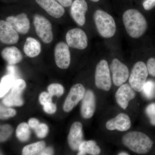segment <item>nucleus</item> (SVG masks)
<instances>
[{
	"instance_id": "22",
	"label": "nucleus",
	"mask_w": 155,
	"mask_h": 155,
	"mask_svg": "<svg viewBox=\"0 0 155 155\" xmlns=\"http://www.w3.org/2000/svg\"><path fill=\"white\" fill-rule=\"evenodd\" d=\"M21 94L11 90L10 93L4 97L2 102L4 105L8 107H19L22 105L23 101Z\"/></svg>"
},
{
	"instance_id": "36",
	"label": "nucleus",
	"mask_w": 155,
	"mask_h": 155,
	"mask_svg": "<svg viewBox=\"0 0 155 155\" xmlns=\"http://www.w3.org/2000/svg\"><path fill=\"white\" fill-rule=\"evenodd\" d=\"M28 124L31 128L35 130L39 125L40 122L36 118H31L28 120Z\"/></svg>"
},
{
	"instance_id": "20",
	"label": "nucleus",
	"mask_w": 155,
	"mask_h": 155,
	"mask_svg": "<svg viewBox=\"0 0 155 155\" xmlns=\"http://www.w3.org/2000/svg\"><path fill=\"white\" fill-rule=\"evenodd\" d=\"M40 43L32 37L26 38L23 50L25 54L29 58H34L39 54L41 51Z\"/></svg>"
},
{
	"instance_id": "7",
	"label": "nucleus",
	"mask_w": 155,
	"mask_h": 155,
	"mask_svg": "<svg viewBox=\"0 0 155 155\" xmlns=\"http://www.w3.org/2000/svg\"><path fill=\"white\" fill-rule=\"evenodd\" d=\"M85 93V88L81 84H76L72 86L64 101L63 106L64 111L67 113L72 111L83 99Z\"/></svg>"
},
{
	"instance_id": "6",
	"label": "nucleus",
	"mask_w": 155,
	"mask_h": 155,
	"mask_svg": "<svg viewBox=\"0 0 155 155\" xmlns=\"http://www.w3.org/2000/svg\"><path fill=\"white\" fill-rule=\"evenodd\" d=\"M34 25L37 34L45 43H50L52 41L53 34L52 25L45 17L36 14L34 17Z\"/></svg>"
},
{
	"instance_id": "30",
	"label": "nucleus",
	"mask_w": 155,
	"mask_h": 155,
	"mask_svg": "<svg viewBox=\"0 0 155 155\" xmlns=\"http://www.w3.org/2000/svg\"><path fill=\"white\" fill-rule=\"evenodd\" d=\"M35 134L39 138L45 137L48 133V127L45 123H40L39 125L35 129Z\"/></svg>"
},
{
	"instance_id": "25",
	"label": "nucleus",
	"mask_w": 155,
	"mask_h": 155,
	"mask_svg": "<svg viewBox=\"0 0 155 155\" xmlns=\"http://www.w3.org/2000/svg\"><path fill=\"white\" fill-rule=\"evenodd\" d=\"M143 94L148 99H152L155 97V83L152 81H146L142 90Z\"/></svg>"
},
{
	"instance_id": "31",
	"label": "nucleus",
	"mask_w": 155,
	"mask_h": 155,
	"mask_svg": "<svg viewBox=\"0 0 155 155\" xmlns=\"http://www.w3.org/2000/svg\"><path fill=\"white\" fill-rule=\"evenodd\" d=\"M16 80L15 76L8 74L3 76L1 80V83L5 87L10 90Z\"/></svg>"
},
{
	"instance_id": "13",
	"label": "nucleus",
	"mask_w": 155,
	"mask_h": 155,
	"mask_svg": "<svg viewBox=\"0 0 155 155\" xmlns=\"http://www.w3.org/2000/svg\"><path fill=\"white\" fill-rule=\"evenodd\" d=\"M18 32L8 22L0 19V41L6 44H14L18 42Z\"/></svg>"
},
{
	"instance_id": "33",
	"label": "nucleus",
	"mask_w": 155,
	"mask_h": 155,
	"mask_svg": "<svg viewBox=\"0 0 155 155\" xmlns=\"http://www.w3.org/2000/svg\"><path fill=\"white\" fill-rule=\"evenodd\" d=\"M147 67L149 74L153 77H155V58H151L149 59Z\"/></svg>"
},
{
	"instance_id": "19",
	"label": "nucleus",
	"mask_w": 155,
	"mask_h": 155,
	"mask_svg": "<svg viewBox=\"0 0 155 155\" xmlns=\"http://www.w3.org/2000/svg\"><path fill=\"white\" fill-rule=\"evenodd\" d=\"M2 56L9 65H11L18 64L23 58L19 49L14 46L5 48L2 51Z\"/></svg>"
},
{
	"instance_id": "16",
	"label": "nucleus",
	"mask_w": 155,
	"mask_h": 155,
	"mask_svg": "<svg viewBox=\"0 0 155 155\" xmlns=\"http://www.w3.org/2000/svg\"><path fill=\"white\" fill-rule=\"evenodd\" d=\"M87 3L85 0H75L72 3L71 14L74 21L80 26L85 22V14L87 11Z\"/></svg>"
},
{
	"instance_id": "12",
	"label": "nucleus",
	"mask_w": 155,
	"mask_h": 155,
	"mask_svg": "<svg viewBox=\"0 0 155 155\" xmlns=\"http://www.w3.org/2000/svg\"><path fill=\"white\" fill-rule=\"evenodd\" d=\"M135 91L130 84H125L120 86L115 94L116 102L124 110H126L130 101L135 97Z\"/></svg>"
},
{
	"instance_id": "2",
	"label": "nucleus",
	"mask_w": 155,
	"mask_h": 155,
	"mask_svg": "<svg viewBox=\"0 0 155 155\" xmlns=\"http://www.w3.org/2000/svg\"><path fill=\"white\" fill-rule=\"evenodd\" d=\"M122 143L134 152L144 154L151 150L153 142L142 132L131 131L126 134L122 138Z\"/></svg>"
},
{
	"instance_id": "8",
	"label": "nucleus",
	"mask_w": 155,
	"mask_h": 155,
	"mask_svg": "<svg viewBox=\"0 0 155 155\" xmlns=\"http://www.w3.org/2000/svg\"><path fill=\"white\" fill-rule=\"evenodd\" d=\"M67 45L70 47L79 50H84L87 46V36L82 29L73 28L69 30L66 35Z\"/></svg>"
},
{
	"instance_id": "29",
	"label": "nucleus",
	"mask_w": 155,
	"mask_h": 155,
	"mask_svg": "<svg viewBox=\"0 0 155 155\" xmlns=\"http://www.w3.org/2000/svg\"><path fill=\"white\" fill-rule=\"evenodd\" d=\"M145 113L149 119L151 124L155 126V103H151L147 106Z\"/></svg>"
},
{
	"instance_id": "26",
	"label": "nucleus",
	"mask_w": 155,
	"mask_h": 155,
	"mask_svg": "<svg viewBox=\"0 0 155 155\" xmlns=\"http://www.w3.org/2000/svg\"><path fill=\"white\" fill-rule=\"evenodd\" d=\"M17 112L10 107L4 106L0 104V119H5L14 117Z\"/></svg>"
},
{
	"instance_id": "5",
	"label": "nucleus",
	"mask_w": 155,
	"mask_h": 155,
	"mask_svg": "<svg viewBox=\"0 0 155 155\" xmlns=\"http://www.w3.org/2000/svg\"><path fill=\"white\" fill-rule=\"evenodd\" d=\"M95 83L98 88L108 91L110 90L112 82L107 61L102 60L97 64Z\"/></svg>"
},
{
	"instance_id": "10",
	"label": "nucleus",
	"mask_w": 155,
	"mask_h": 155,
	"mask_svg": "<svg viewBox=\"0 0 155 155\" xmlns=\"http://www.w3.org/2000/svg\"><path fill=\"white\" fill-rule=\"evenodd\" d=\"M54 57L56 64L58 67L62 69H67L71 61L68 45L64 42L57 44L55 48Z\"/></svg>"
},
{
	"instance_id": "40",
	"label": "nucleus",
	"mask_w": 155,
	"mask_h": 155,
	"mask_svg": "<svg viewBox=\"0 0 155 155\" xmlns=\"http://www.w3.org/2000/svg\"><path fill=\"white\" fill-rule=\"evenodd\" d=\"M61 5L65 7H68L72 5V0H57Z\"/></svg>"
},
{
	"instance_id": "24",
	"label": "nucleus",
	"mask_w": 155,
	"mask_h": 155,
	"mask_svg": "<svg viewBox=\"0 0 155 155\" xmlns=\"http://www.w3.org/2000/svg\"><path fill=\"white\" fill-rule=\"evenodd\" d=\"M30 127L27 123L22 122L17 126L16 133L17 138L20 141L25 142L30 138Z\"/></svg>"
},
{
	"instance_id": "15",
	"label": "nucleus",
	"mask_w": 155,
	"mask_h": 155,
	"mask_svg": "<svg viewBox=\"0 0 155 155\" xmlns=\"http://www.w3.org/2000/svg\"><path fill=\"white\" fill-rule=\"evenodd\" d=\"M83 134L82 124L76 122L71 125L68 136V143L71 149L78 150V147L82 142Z\"/></svg>"
},
{
	"instance_id": "21",
	"label": "nucleus",
	"mask_w": 155,
	"mask_h": 155,
	"mask_svg": "<svg viewBox=\"0 0 155 155\" xmlns=\"http://www.w3.org/2000/svg\"><path fill=\"white\" fill-rule=\"evenodd\" d=\"M77 155H98L101 152L100 147L94 140L83 141L81 143L78 149Z\"/></svg>"
},
{
	"instance_id": "14",
	"label": "nucleus",
	"mask_w": 155,
	"mask_h": 155,
	"mask_svg": "<svg viewBox=\"0 0 155 155\" xmlns=\"http://www.w3.org/2000/svg\"><path fill=\"white\" fill-rule=\"evenodd\" d=\"M131 126V121L129 116L125 114H118L115 118L109 120L106 124L108 130H117L120 131H125L129 130Z\"/></svg>"
},
{
	"instance_id": "28",
	"label": "nucleus",
	"mask_w": 155,
	"mask_h": 155,
	"mask_svg": "<svg viewBox=\"0 0 155 155\" xmlns=\"http://www.w3.org/2000/svg\"><path fill=\"white\" fill-rule=\"evenodd\" d=\"M13 131V128L10 125H0V142L7 140L10 137Z\"/></svg>"
},
{
	"instance_id": "43",
	"label": "nucleus",
	"mask_w": 155,
	"mask_h": 155,
	"mask_svg": "<svg viewBox=\"0 0 155 155\" xmlns=\"http://www.w3.org/2000/svg\"><path fill=\"white\" fill-rule=\"evenodd\" d=\"M0 155H3L2 154V153L0 152Z\"/></svg>"
},
{
	"instance_id": "11",
	"label": "nucleus",
	"mask_w": 155,
	"mask_h": 155,
	"mask_svg": "<svg viewBox=\"0 0 155 155\" xmlns=\"http://www.w3.org/2000/svg\"><path fill=\"white\" fill-rule=\"evenodd\" d=\"M96 101L94 93L88 90L85 93L81 102V116L85 119L91 118L95 111Z\"/></svg>"
},
{
	"instance_id": "41",
	"label": "nucleus",
	"mask_w": 155,
	"mask_h": 155,
	"mask_svg": "<svg viewBox=\"0 0 155 155\" xmlns=\"http://www.w3.org/2000/svg\"><path fill=\"white\" fill-rule=\"evenodd\" d=\"M118 155H129L128 153H127L125 152H121L119 153V154Z\"/></svg>"
},
{
	"instance_id": "3",
	"label": "nucleus",
	"mask_w": 155,
	"mask_h": 155,
	"mask_svg": "<svg viewBox=\"0 0 155 155\" xmlns=\"http://www.w3.org/2000/svg\"><path fill=\"white\" fill-rule=\"evenodd\" d=\"M94 20L98 32L104 38L114 36L116 31V24L112 16L102 10L94 13Z\"/></svg>"
},
{
	"instance_id": "35",
	"label": "nucleus",
	"mask_w": 155,
	"mask_h": 155,
	"mask_svg": "<svg viewBox=\"0 0 155 155\" xmlns=\"http://www.w3.org/2000/svg\"><path fill=\"white\" fill-rule=\"evenodd\" d=\"M143 5L146 10H151L155 6V0H145L143 2Z\"/></svg>"
},
{
	"instance_id": "27",
	"label": "nucleus",
	"mask_w": 155,
	"mask_h": 155,
	"mask_svg": "<svg viewBox=\"0 0 155 155\" xmlns=\"http://www.w3.org/2000/svg\"><path fill=\"white\" fill-rule=\"evenodd\" d=\"M48 91L52 96L61 97L64 94V88L60 84L53 83L48 86Z\"/></svg>"
},
{
	"instance_id": "4",
	"label": "nucleus",
	"mask_w": 155,
	"mask_h": 155,
	"mask_svg": "<svg viewBox=\"0 0 155 155\" xmlns=\"http://www.w3.org/2000/svg\"><path fill=\"white\" fill-rule=\"evenodd\" d=\"M148 75L147 65L142 61L134 64L129 77V83L136 92L142 91Z\"/></svg>"
},
{
	"instance_id": "34",
	"label": "nucleus",
	"mask_w": 155,
	"mask_h": 155,
	"mask_svg": "<svg viewBox=\"0 0 155 155\" xmlns=\"http://www.w3.org/2000/svg\"><path fill=\"white\" fill-rule=\"evenodd\" d=\"M43 110L47 114H54L57 110V106L52 102L48 103L43 106Z\"/></svg>"
},
{
	"instance_id": "17",
	"label": "nucleus",
	"mask_w": 155,
	"mask_h": 155,
	"mask_svg": "<svg viewBox=\"0 0 155 155\" xmlns=\"http://www.w3.org/2000/svg\"><path fill=\"white\" fill-rule=\"evenodd\" d=\"M13 28L18 33L26 34L30 28V22L25 13L19 14L16 16H10L6 19Z\"/></svg>"
},
{
	"instance_id": "1",
	"label": "nucleus",
	"mask_w": 155,
	"mask_h": 155,
	"mask_svg": "<svg viewBox=\"0 0 155 155\" xmlns=\"http://www.w3.org/2000/svg\"><path fill=\"white\" fill-rule=\"evenodd\" d=\"M122 18L126 31L131 37L138 38L146 31L147 28L146 19L137 10H127L123 14Z\"/></svg>"
},
{
	"instance_id": "9",
	"label": "nucleus",
	"mask_w": 155,
	"mask_h": 155,
	"mask_svg": "<svg viewBox=\"0 0 155 155\" xmlns=\"http://www.w3.org/2000/svg\"><path fill=\"white\" fill-rule=\"evenodd\" d=\"M114 84L120 86L127 81L129 78V70L126 65L118 59H114L110 65Z\"/></svg>"
},
{
	"instance_id": "37",
	"label": "nucleus",
	"mask_w": 155,
	"mask_h": 155,
	"mask_svg": "<svg viewBox=\"0 0 155 155\" xmlns=\"http://www.w3.org/2000/svg\"><path fill=\"white\" fill-rule=\"evenodd\" d=\"M54 150L51 147H45L39 155H53Z\"/></svg>"
},
{
	"instance_id": "18",
	"label": "nucleus",
	"mask_w": 155,
	"mask_h": 155,
	"mask_svg": "<svg viewBox=\"0 0 155 155\" xmlns=\"http://www.w3.org/2000/svg\"><path fill=\"white\" fill-rule=\"evenodd\" d=\"M39 5L49 14L56 18H61L64 15L65 10L63 6L55 0H35Z\"/></svg>"
},
{
	"instance_id": "32",
	"label": "nucleus",
	"mask_w": 155,
	"mask_h": 155,
	"mask_svg": "<svg viewBox=\"0 0 155 155\" xmlns=\"http://www.w3.org/2000/svg\"><path fill=\"white\" fill-rule=\"evenodd\" d=\"M52 96L48 92H43L40 94L39 101L41 105L44 106L48 103L52 102Z\"/></svg>"
},
{
	"instance_id": "38",
	"label": "nucleus",
	"mask_w": 155,
	"mask_h": 155,
	"mask_svg": "<svg viewBox=\"0 0 155 155\" xmlns=\"http://www.w3.org/2000/svg\"><path fill=\"white\" fill-rule=\"evenodd\" d=\"M9 90L5 87L4 85L0 82V98L5 97V95L8 92Z\"/></svg>"
},
{
	"instance_id": "23",
	"label": "nucleus",
	"mask_w": 155,
	"mask_h": 155,
	"mask_svg": "<svg viewBox=\"0 0 155 155\" xmlns=\"http://www.w3.org/2000/svg\"><path fill=\"white\" fill-rule=\"evenodd\" d=\"M45 148L44 141L36 142L24 147L22 155H39Z\"/></svg>"
},
{
	"instance_id": "42",
	"label": "nucleus",
	"mask_w": 155,
	"mask_h": 155,
	"mask_svg": "<svg viewBox=\"0 0 155 155\" xmlns=\"http://www.w3.org/2000/svg\"><path fill=\"white\" fill-rule=\"evenodd\" d=\"M91 1H92V2H98L99 0H91Z\"/></svg>"
},
{
	"instance_id": "39",
	"label": "nucleus",
	"mask_w": 155,
	"mask_h": 155,
	"mask_svg": "<svg viewBox=\"0 0 155 155\" xmlns=\"http://www.w3.org/2000/svg\"><path fill=\"white\" fill-rule=\"evenodd\" d=\"M7 69L9 72V74L14 75L16 77V75H17V69L16 67L14 65H9L7 67Z\"/></svg>"
}]
</instances>
